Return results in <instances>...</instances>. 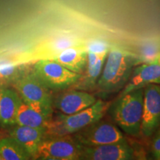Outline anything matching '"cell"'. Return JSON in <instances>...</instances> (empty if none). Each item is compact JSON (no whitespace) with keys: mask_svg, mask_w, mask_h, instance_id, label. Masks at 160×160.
<instances>
[{"mask_svg":"<svg viewBox=\"0 0 160 160\" xmlns=\"http://www.w3.org/2000/svg\"><path fill=\"white\" fill-rule=\"evenodd\" d=\"M46 131L45 128L17 125L11 130L9 137L22 148L32 159L37 156L40 144L47 137Z\"/></svg>","mask_w":160,"mask_h":160,"instance_id":"cell-11","label":"cell"},{"mask_svg":"<svg viewBox=\"0 0 160 160\" xmlns=\"http://www.w3.org/2000/svg\"><path fill=\"white\" fill-rule=\"evenodd\" d=\"M11 83L24 102L44 115L52 117L53 106L51 91L36 77L33 70L18 73Z\"/></svg>","mask_w":160,"mask_h":160,"instance_id":"cell-4","label":"cell"},{"mask_svg":"<svg viewBox=\"0 0 160 160\" xmlns=\"http://www.w3.org/2000/svg\"><path fill=\"white\" fill-rule=\"evenodd\" d=\"M156 62H157L158 64H159V65H160V57H159V58H158L157 60V61H156Z\"/></svg>","mask_w":160,"mask_h":160,"instance_id":"cell-23","label":"cell"},{"mask_svg":"<svg viewBox=\"0 0 160 160\" xmlns=\"http://www.w3.org/2000/svg\"><path fill=\"white\" fill-rule=\"evenodd\" d=\"M135 160H148L147 157H146L145 153L143 152H140L139 154H136L135 153Z\"/></svg>","mask_w":160,"mask_h":160,"instance_id":"cell-22","label":"cell"},{"mask_svg":"<svg viewBox=\"0 0 160 160\" xmlns=\"http://www.w3.org/2000/svg\"><path fill=\"white\" fill-rule=\"evenodd\" d=\"M85 48L88 52L101 55L103 53H108L111 45L104 40L97 39H87L85 42Z\"/></svg>","mask_w":160,"mask_h":160,"instance_id":"cell-19","label":"cell"},{"mask_svg":"<svg viewBox=\"0 0 160 160\" xmlns=\"http://www.w3.org/2000/svg\"><path fill=\"white\" fill-rule=\"evenodd\" d=\"M31 160H68V159H57V158H53V157H43V156H36V157L31 159Z\"/></svg>","mask_w":160,"mask_h":160,"instance_id":"cell-21","label":"cell"},{"mask_svg":"<svg viewBox=\"0 0 160 160\" xmlns=\"http://www.w3.org/2000/svg\"><path fill=\"white\" fill-rule=\"evenodd\" d=\"M150 84L160 85V65L157 62L142 64L136 68L119 96L143 88Z\"/></svg>","mask_w":160,"mask_h":160,"instance_id":"cell-12","label":"cell"},{"mask_svg":"<svg viewBox=\"0 0 160 160\" xmlns=\"http://www.w3.org/2000/svg\"><path fill=\"white\" fill-rule=\"evenodd\" d=\"M107 54L108 53H103L99 55L94 65L91 67L86 68L85 74L82 75L81 78L73 85L76 89L86 91L93 88L95 85H97L98 79L102 71Z\"/></svg>","mask_w":160,"mask_h":160,"instance_id":"cell-16","label":"cell"},{"mask_svg":"<svg viewBox=\"0 0 160 160\" xmlns=\"http://www.w3.org/2000/svg\"><path fill=\"white\" fill-rule=\"evenodd\" d=\"M111 103L97 99L94 104L74 114L65 115L58 112L52 116L47 137L72 135L98 120L102 119Z\"/></svg>","mask_w":160,"mask_h":160,"instance_id":"cell-3","label":"cell"},{"mask_svg":"<svg viewBox=\"0 0 160 160\" xmlns=\"http://www.w3.org/2000/svg\"><path fill=\"white\" fill-rule=\"evenodd\" d=\"M137 65V56L122 48L111 45L97 87L101 93L111 94L123 88Z\"/></svg>","mask_w":160,"mask_h":160,"instance_id":"cell-1","label":"cell"},{"mask_svg":"<svg viewBox=\"0 0 160 160\" xmlns=\"http://www.w3.org/2000/svg\"><path fill=\"white\" fill-rule=\"evenodd\" d=\"M51 118L32 108L22 101L16 116L15 125L28 126L47 130Z\"/></svg>","mask_w":160,"mask_h":160,"instance_id":"cell-15","label":"cell"},{"mask_svg":"<svg viewBox=\"0 0 160 160\" xmlns=\"http://www.w3.org/2000/svg\"><path fill=\"white\" fill-rule=\"evenodd\" d=\"M137 56V64L155 62L160 57V37H155L144 42L139 47Z\"/></svg>","mask_w":160,"mask_h":160,"instance_id":"cell-17","label":"cell"},{"mask_svg":"<svg viewBox=\"0 0 160 160\" xmlns=\"http://www.w3.org/2000/svg\"><path fill=\"white\" fill-rule=\"evenodd\" d=\"M143 88L119 96L115 102L110 105L108 110L117 127L122 130L126 134L133 137H137L141 132Z\"/></svg>","mask_w":160,"mask_h":160,"instance_id":"cell-2","label":"cell"},{"mask_svg":"<svg viewBox=\"0 0 160 160\" xmlns=\"http://www.w3.org/2000/svg\"><path fill=\"white\" fill-rule=\"evenodd\" d=\"M151 154L155 160H160V133L154 138L151 143Z\"/></svg>","mask_w":160,"mask_h":160,"instance_id":"cell-20","label":"cell"},{"mask_svg":"<svg viewBox=\"0 0 160 160\" xmlns=\"http://www.w3.org/2000/svg\"><path fill=\"white\" fill-rule=\"evenodd\" d=\"M33 71L40 82L52 91L65 90L73 86L82 74L69 71L53 59H39L34 64Z\"/></svg>","mask_w":160,"mask_h":160,"instance_id":"cell-5","label":"cell"},{"mask_svg":"<svg viewBox=\"0 0 160 160\" xmlns=\"http://www.w3.org/2000/svg\"><path fill=\"white\" fill-rule=\"evenodd\" d=\"M143 89V111L140 133L145 137H149L160 125V85L150 84Z\"/></svg>","mask_w":160,"mask_h":160,"instance_id":"cell-8","label":"cell"},{"mask_svg":"<svg viewBox=\"0 0 160 160\" xmlns=\"http://www.w3.org/2000/svg\"><path fill=\"white\" fill-rule=\"evenodd\" d=\"M0 160H4V159H2V157H1V156H0Z\"/></svg>","mask_w":160,"mask_h":160,"instance_id":"cell-24","label":"cell"},{"mask_svg":"<svg viewBox=\"0 0 160 160\" xmlns=\"http://www.w3.org/2000/svg\"><path fill=\"white\" fill-rule=\"evenodd\" d=\"M135 153L126 141L93 147L82 146L78 160H135Z\"/></svg>","mask_w":160,"mask_h":160,"instance_id":"cell-9","label":"cell"},{"mask_svg":"<svg viewBox=\"0 0 160 160\" xmlns=\"http://www.w3.org/2000/svg\"><path fill=\"white\" fill-rule=\"evenodd\" d=\"M72 136L83 147L111 145L127 141L117 125L102 119L84 128Z\"/></svg>","mask_w":160,"mask_h":160,"instance_id":"cell-6","label":"cell"},{"mask_svg":"<svg viewBox=\"0 0 160 160\" xmlns=\"http://www.w3.org/2000/svg\"><path fill=\"white\" fill-rule=\"evenodd\" d=\"M97 100L94 96L85 91L71 90L53 98V106L60 113L71 115L90 107Z\"/></svg>","mask_w":160,"mask_h":160,"instance_id":"cell-10","label":"cell"},{"mask_svg":"<svg viewBox=\"0 0 160 160\" xmlns=\"http://www.w3.org/2000/svg\"><path fill=\"white\" fill-rule=\"evenodd\" d=\"M22 102L21 97L14 89L0 81V125H15L16 116Z\"/></svg>","mask_w":160,"mask_h":160,"instance_id":"cell-13","label":"cell"},{"mask_svg":"<svg viewBox=\"0 0 160 160\" xmlns=\"http://www.w3.org/2000/svg\"><path fill=\"white\" fill-rule=\"evenodd\" d=\"M51 59L69 71L82 75L87 67L88 62V51L85 44L68 48Z\"/></svg>","mask_w":160,"mask_h":160,"instance_id":"cell-14","label":"cell"},{"mask_svg":"<svg viewBox=\"0 0 160 160\" xmlns=\"http://www.w3.org/2000/svg\"><path fill=\"white\" fill-rule=\"evenodd\" d=\"M82 147L72 135L47 137L40 144L37 156L78 160Z\"/></svg>","mask_w":160,"mask_h":160,"instance_id":"cell-7","label":"cell"},{"mask_svg":"<svg viewBox=\"0 0 160 160\" xmlns=\"http://www.w3.org/2000/svg\"><path fill=\"white\" fill-rule=\"evenodd\" d=\"M0 156L4 160H31L22 148L10 137L0 139Z\"/></svg>","mask_w":160,"mask_h":160,"instance_id":"cell-18","label":"cell"}]
</instances>
